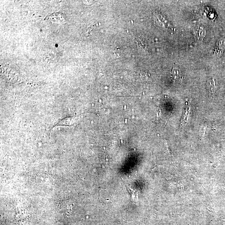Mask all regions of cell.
Segmentation results:
<instances>
[{"label": "cell", "mask_w": 225, "mask_h": 225, "mask_svg": "<svg viewBox=\"0 0 225 225\" xmlns=\"http://www.w3.org/2000/svg\"><path fill=\"white\" fill-rule=\"evenodd\" d=\"M194 32L197 41L199 42L203 41L206 34V31L204 27L202 25H198L194 29Z\"/></svg>", "instance_id": "1"}, {"label": "cell", "mask_w": 225, "mask_h": 225, "mask_svg": "<svg viewBox=\"0 0 225 225\" xmlns=\"http://www.w3.org/2000/svg\"><path fill=\"white\" fill-rule=\"evenodd\" d=\"M49 19L54 23L58 24H63L65 22V20L63 16L59 13H54L52 14L49 16Z\"/></svg>", "instance_id": "2"}, {"label": "cell", "mask_w": 225, "mask_h": 225, "mask_svg": "<svg viewBox=\"0 0 225 225\" xmlns=\"http://www.w3.org/2000/svg\"><path fill=\"white\" fill-rule=\"evenodd\" d=\"M225 49V40L224 39H220L217 43L216 52L217 53H221L223 52Z\"/></svg>", "instance_id": "3"}, {"label": "cell", "mask_w": 225, "mask_h": 225, "mask_svg": "<svg viewBox=\"0 0 225 225\" xmlns=\"http://www.w3.org/2000/svg\"><path fill=\"white\" fill-rule=\"evenodd\" d=\"M171 73V76H172V78L174 81H178L180 80L181 73H180V69L178 67H174L172 68Z\"/></svg>", "instance_id": "4"}]
</instances>
